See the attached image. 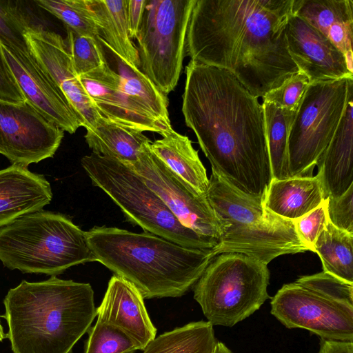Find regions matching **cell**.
I'll list each match as a JSON object with an SVG mask.
<instances>
[{
  "instance_id": "cell-1",
  "label": "cell",
  "mask_w": 353,
  "mask_h": 353,
  "mask_svg": "<svg viewBox=\"0 0 353 353\" xmlns=\"http://www.w3.org/2000/svg\"><path fill=\"white\" fill-rule=\"evenodd\" d=\"M182 113L212 172L242 194L264 200L272 174L263 105L228 71L190 60Z\"/></svg>"
},
{
  "instance_id": "cell-2",
  "label": "cell",
  "mask_w": 353,
  "mask_h": 353,
  "mask_svg": "<svg viewBox=\"0 0 353 353\" xmlns=\"http://www.w3.org/2000/svg\"><path fill=\"white\" fill-rule=\"evenodd\" d=\"M294 0H196L185 37L191 60L231 73L263 97L298 72L286 28Z\"/></svg>"
},
{
  "instance_id": "cell-3",
  "label": "cell",
  "mask_w": 353,
  "mask_h": 353,
  "mask_svg": "<svg viewBox=\"0 0 353 353\" xmlns=\"http://www.w3.org/2000/svg\"><path fill=\"white\" fill-rule=\"evenodd\" d=\"M3 304L13 353H70L97 316L89 283L56 276L22 281Z\"/></svg>"
},
{
  "instance_id": "cell-4",
  "label": "cell",
  "mask_w": 353,
  "mask_h": 353,
  "mask_svg": "<svg viewBox=\"0 0 353 353\" xmlns=\"http://www.w3.org/2000/svg\"><path fill=\"white\" fill-rule=\"evenodd\" d=\"M85 234L95 261L132 283L143 299L183 296L216 256V249L188 248L146 232L94 226Z\"/></svg>"
},
{
  "instance_id": "cell-5",
  "label": "cell",
  "mask_w": 353,
  "mask_h": 353,
  "mask_svg": "<svg viewBox=\"0 0 353 353\" xmlns=\"http://www.w3.org/2000/svg\"><path fill=\"white\" fill-rule=\"evenodd\" d=\"M205 196L221 224L216 255L237 252L268 265L279 256L308 251L293 221L274 214L264 200L241 193L212 172Z\"/></svg>"
},
{
  "instance_id": "cell-6",
  "label": "cell",
  "mask_w": 353,
  "mask_h": 353,
  "mask_svg": "<svg viewBox=\"0 0 353 353\" xmlns=\"http://www.w3.org/2000/svg\"><path fill=\"white\" fill-rule=\"evenodd\" d=\"M0 261L10 270L52 276L95 259L85 232L62 214L41 210L0 228Z\"/></svg>"
},
{
  "instance_id": "cell-7",
  "label": "cell",
  "mask_w": 353,
  "mask_h": 353,
  "mask_svg": "<svg viewBox=\"0 0 353 353\" xmlns=\"http://www.w3.org/2000/svg\"><path fill=\"white\" fill-rule=\"evenodd\" d=\"M81 164L94 186L101 189L120 208L126 219L144 232L176 244L200 250L218 245L183 226L162 199L128 165L92 152Z\"/></svg>"
},
{
  "instance_id": "cell-8",
  "label": "cell",
  "mask_w": 353,
  "mask_h": 353,
  "mask_svg": "<svg viewBox=\"0 0 353 353\" xmlns=\"http://www.w3.org/2000/svg\"><path fill=\"white\" fill-rule=\"evenodd\" d=\"M270 305L271 314L287 328L353 341V283L323 271L301 276L283 285Z\"/></svg>"
},
{
  "instance_id": "cell-9",
  "label": "cell",
  "mask_w": 353,
  "mask_h": 353,
  "mask_svg": "<svg viewBox=\"0 0 353 353\" xmlns=\"http://www.w3.org/2000/svg\"><path fill=\"white\" fill-rule=\"evenodd\" d=\"M268 265L237 252L216 255L194 285V299L212 325L232 327L270 298Z\"/></svg>"
},
{
  "instance_id": "cell-10",
  "label": "cell",
  "mask_w": 353,
  "mask_h": 353,
  "mask_svg": "<svg viewBox=\"0 0 353 353\" xmlns=\"http://www.w3.org/2000/svg\"><path fill=\"white\" fill-rule=\"evenodd\" d=\"M196 0H146L136 38L139 69L165 95L180 78L185 37Z\"/></svg>"
},
{
  "instance_id": "cell-11",
  "label": "cell",
  "mask_w": 353,
  "mask_h": 353,
  "mask_svg": "<svg viewBox=\"0 0 353 353\" xmlns=\"http://www.w3.org/2000/svg\"><path fill=\"white\" fill-rule=\"evenodd\" d=\"M353 78L310 83L288 139V176H312L314 168L343 115Z\"/></svg>"
},
{
  "instance_id": "cell-12",
  "label": "cell",
  "mask_w": 353,
  "mask_h": 353,
  "mask_svg": "<svg viewBox=\"0 0 353 353\" xmlns=\"http://www.w3.org/2000/svg\"><path fill=\"white\" fill-rule=\"evenodd\" d=\"M150 143L143 146L137 161L127 165L162 199L183 226L219 245L221 224L205 194L194 191L172 172L151 151Z\"/></svg>"
},
{
  "instance_id": "cell-13",
  "label": "cell",
  "mask_w": 353,
  "mask_h": 353,
  "mask_svg": "<svg viewBox=\"0 0 353 353\" xmlns=\"http://www.w3.org/2000/svg\"><path fill=\"white\" fill-rule=\"evenodd\" d=\"M64 131L48 120L28 101L0 100V154L12 164L27 167L52 157Z\"/></svg>"
},
{
  "instance_id": "cell-14",
  "label": "cell",
  "mask_w": 353,
  "mask_h": 353,
  "mask_svg": "<svg viewBox=\"0 0 353 353\" xmlns=\"http://www.w3.org/2000/svg\"><path fill=\"white\" fill-rule=\"evenodd\" d=\"M0 41L3 56L26 100L63 131L74 134L82 127L79 117L28 45L21 47L1 39Z\"/></svg>"
},
{
  "instance_id": "cell-15",
  "label": "cell",
  "mask_w": 353,
  "mask_h": 353,
  "mask_svg": "<svg viewBox=\"0 0 353 353\" xmlns=\"http://www.w3.org/2000/svg\"><path fill=\"white\" fill-rule=\"evenodd\" d=\"M24 37L30 51L79 117L82 127L92 128L101 115L76 74L65 40L61 34L33 23L26 30Z\"/></svg>"
},
{
  "instance_id": "cell-16",
  "label": "cell",
  "mask_w": 353,
  "mask_h": 353,
  "mask_svg": "<svg viewBox=\"0 0 353 353\" xmlns=\"http://www.w3.org/2000/svg\"><path fill=\"white\" fill-rule=\"evenodd\" d=\"M79 78L101 116L142 132L162 136L172 129L133 100L125 92L118 74L105 63Z\"/></svg>"
},
{
  "instance_id": "cell-17",
  "label": "cell",
  "mask_w": 353,
  "mask_h": 353,
  "mask_svg": "<svg viewBox=\"0 0 353 353\" xmlns=\"http://www.w3.org/2000/svg\"><path fill=\"white\" fill-rule=\"evenodd\" d=\"M286 38L291 59L310 83L353 78L344 55L327 37L293 14L287 25Z\"/></svg>"
},
{
  "instance_id": "cell-18",
  "label": "cell",
  "mask_w": 353,
  "mask_h": 353,
  "mask_svg": "<svg viewBox=\"0 0 353 353\" xmlns=\"http://www.w3.org/2000/svg\"><path fill=\"white\" fill-rule=\"evenodd\" d=\"M97 320L121 330L139 345V350L156 337L157 329L149 317L143 298L130 282L114 274L100 305Z\"/></svg>"
},
{
  "instance_id": "cell-19",
  "label": "cell",
  "mask_w": 353,
  "mask_h": 353,
  "mask_svg": "<svg viewBox=\"0 0 353 353\" xmlns=\"http://www.w3.org/2000/svg\"><path fill=\"white\" fill-rule=\"evenodd\" d=\"M52 198L50 184L43 175L17 164L0 170V228L42 210Z\"/></svg>"
},
{
  "instance_id": "cell-20",
  "label": "cell",
  "mask_w": 353,
  "mask_h": 353,
  "mask_svg": "<svg viewBox=\"0 0 353 353\" xmlns=\"http://www.w3.org/2000/svg\"><path fill=\"white\" fill-rule=\"evenodd\" d=\"M353 92L330 143L317 161L324 200L343 195L353 185Z\"/></svg>"
},
{
  "instance_id": "cell-21",
  "label": "cell",
  "mask_w": 353,
  "mask_h": 353,
  "mask_svg": "<svg viewBox=\"0 0 353 353\" xmlns=\"http://www.w3.org/2000/svg\"><path fill=\"white\" fill-rule=\"evenodd\" d=\"M292 14L327 37L344 55L353 73L352 0H294Z\"/></svg>"
},
{
  "instance_id": "cell-22",
  "label": "cell",
  "mask_w": 353,
  "mask_h": 353,
  "mask_svg": "<svg viewBox=\"0 0 353 353\" xmlns=\"http://www.w3.org/2000/svg\"><path fill=\"white\" fill-rule=\"evenodd\" d=\"M104 63L119 77L125 92L168 128H172L168 112V100L136 66L116 52L102 38L97 37Z\"/></svg>"
},
{
  "instance_id": "cell-23",
  "label": "cell",
  "mask_w": 353,
  "mask_h": 353,
  "mask_svg": "<svg viewBox=\"0 0 353 353\" xmlns=\"http://www.w3.org/2000/svg\"><path fill=\"white\" fill-rule=\"evenodd\" d=\"M323 200L320 181L316 175L272 179L264 204L274 214L294 221L317 208Z\"/></svg>"
},
{
  "instance_id": "cell-24",
  "label": "cell",
  "mask_w": 353,
  "mask_h": 353,
  "mask_svg": "<svg viewBox=\"0 0 353 353\" xmlns=\"http://www.w3.org/2000/svg\"><path fill=\"white\" fill-rule=\"evenodd\" d=\"M149 147L156 157L191 188L200 194H205L209 187L206 170L198 151L187 136L172 128L161 139L151 142Z\"/></svg>"
},
{
  "instance_id": "cell-25",
  "label": "cell",
  "mask_w": 353,
  "mask_h": 353,
  "mask_svg": "<svg viewBox=\"0 0 353 353\" xmlns=\"http://www.w3.org/2000/svg\"><path fill=\"white\" fill-rule=\"evenodd\" d=\"M83 2L99 30V37L128 62L139 68L138 51L128 29V0H83Z\"/></svg>"
},
{
  "instance_id": "cell-26",
  "label": "cell",
  "mask_w": 353,
  "mask_h": 353,
  "mask_svg": "<svg viewBox=\"0 0 353 353\" xmlns=\"http://www.w3.org/2000/svg\"><path fill=\"white\" fill-rule=\"evenodd\" d=\"M85 141L93 153L131 164L151 141L142 132L114 123L102 116L92 128L86 129Z\"/></svg>"
},
{
  "instance_id": "cell-27",
  "label": "cell",
  "mask_w": 353,
  "mask_h": 353,
  "mask_svg": "<svg viewBox=\"0 0 353 353\" xmlns=\"http://www.w3.org/2000/svg\"><path fill=\"white\" fill-rule=\"evenodd\" d=\"M218 341L209 321H196L152 339L143 353H214Z\"/></svg>"
},
{
  "instance_id": "cell-28",
  "label": "cell",
  "mask_w": 353,
  "mask_h": 353,
  "mask_svg": "<svg viewBox=\"0 0 353 353\" xmlns=\"http://www.w3.org/2000/svg\"><path fill=\"white\" fill-rule=\"evenodd\" d=\"M313 252L320 257L323 272L353 283V234L336 228L328 219L316 240Z\"/></svg>"
},
{
  "instance_id": "cell-29",
  "label": "cell",
  "mask_w": 353,
  "mask_h": 353,
  "mask_svg": "<svg viewBox=\"0 0 353 353\" xmlns=\"http://www.w3.org/2000/svg\"><path fill=\"white\" fill-rule=\"evenodd\" d=\"M262 105L272 179H285L289 178L288 139L296 112L281 109L268 102H263Z\"/></svg>"
},
{
  "instance_id": "cell-30",
  "label": "cell",
  "mask_w": 353,
  "mask_h": 353,
  "mask_svg": "<svg viewBox=\"0 0 353 353\" xmlns=\"http://www.w3.org/2000/svg\"><path fill=\"white\" fill-rule=\"evenodd\" d=\"M34 3L80 35L92 38L99 35V30L83 0H37Z\"/></svg>"
},
{
  "instance_id": "cell-31",
  "label": "cell",
  "mask_w": 353,
  "mask_h": 353,
  "mask_svg": "<svg viewBox=\"0 0 353 353\" xmlns=\"http://www.w3.org/2000/svg\"><path fill=\"white\" fill-rule=\"evenodd\" d=\"M137 343L119 328L97 320L89 329L84 353H133Z\"/></svg>"
},
{
  "instance_id": "cell-32",
  "label": "cell",
  "mask_w": 353,
  "mask_h": 353,
  "mask_svg": "<svg viewBox=\"0 0 353 353\" xmlns=\"http://www.w3.org/2000/svg\"><path fill=\"white\" fill-rule=\"evenodd\" d=\"M67 43L78 77L88 74L103 64L96 38L80 35L66 28Z\"/></svg>"
},
{
  "instance_id": "cell-33",
  "label": "cell",
  "mask_w": 353,
  "mask_h": 353,
  "mask_svg": "<svg viewBox=\"0 0 353 353\" xmlns=\"http://www.w3.org/2000/svg\"><path fill=\"white\" fill-rule=\"evenodd\" d=\"M17 1H0V39L25 47L24 34L32 23Z\"/></svg>"
},
{
  "instance_id": "cell-34",
  "label": "cell",
  "mask_w": 353,
  "mask_h": 353,
  "mask_svg": "<svg viewBox=\"0 0 353 353\" xmlns=\"http://www.w3.org/2000/svg\"><path fill=\"white\" fill-rule=\"evenodd\" d=\"M310 83L307 77L298 71L278 88L267 92L262 98L268 102L291 112H296Z\"/></svg>"
},
{
  "instance_id": "cell-35",
  "label": "cell",
  "mask_w": 353,
  "mask_h": 353,
  "mask_svg": "<svg viewBox=\"0 0 353 353\" xmlns=\"http://www.w3.org/2000/svg\"><path fill=\"white\" fill-rule=\"evenodd\" d=\"M327 221L325 200L309 213L293 221L299 237L309 251L313 252L316 240Z\"/></svg>"
},
{
  "instance_id": "cell-36",
  "label": "cell",
  "mask_w": 353,
  "mask_h": 353,
  "mask_svg": "<svg viewBox=\"0 0 353 353\" xmlns=\"http://www.w3.org/2000/svg\"><path fill=\"white\" fill-rule=\"evenodd\" d=\"M329 221L336 228L353 234V185L341 196L326 199Z\"/></svg>"
},
{
  "instance_id": "cell-37",
  "label": "cell",
  "mask_w": 353,
  "mask_h": 353,
  "mask_svg": "<svg viewBox=\"0 0 353 353\" xmlns=\"http://www.w3.org/2000/svg\"><path fill=\"white\" fill-rule=\"evenodd\" d=\"M0 100L14 103L26 101L2 52L0 41Z\"/></svg>"
},
{
  "instance_id": "cell-38",
  "label": "cell",
  "mask_w": 353,
  "mask_h": 353,
  "mask_svg": "<svg viewBox=\"0 0 353 353\" xmlns=\"http://www.w3.org/2000/svg\"><path fill=\"white\" fill-rule=\"evenodd\" d=\"M146 0H128V23L131 39H136L141 23Z\"/></svg>"
},
{
  "instance_id": "cell-39",
  "label": "cell",
  "mask_w": 353,
  "mask_h": 353,
  "mask_svg": "<svg viewBox=\"0 0 353 353\" xmlns=\"http://www.w3.org/2000/svg\"><path fill=\"white\" fill-rule=\"evenodd\" d=\"M318 353H353V341L320 339Z\"/></svg>"
},
{
  "instance_id": "cell-40",
  "label": "cell",
  "mask_w": 353,
  "mask_h": 353,
  "mask_svg": "<svg viewBox=\"0 0 353 353\" xmlns=\"http://www.w3.org/2000/svg\"><path fill=\"white\" fill-rule=\"evenodd\" d=\"M214 353H233L224 343L218 341Z\"/></svg>"
},
{
  "instance_id": "cell-41",
  "label": "cell",
  "mask_w": 353,
  "mask_h": 353,
  "mask_svg": "<svg viewBox=\"0 0 353 353\" xmlns=\"http://www.w3.org/2000/svg\"><path fill=\"white\" fill-rule=\"evenodd\" d=\"M6 337H7V335L4 333L3 327L0 322V342H1Z\"/></svg>"
}]
</instances>
